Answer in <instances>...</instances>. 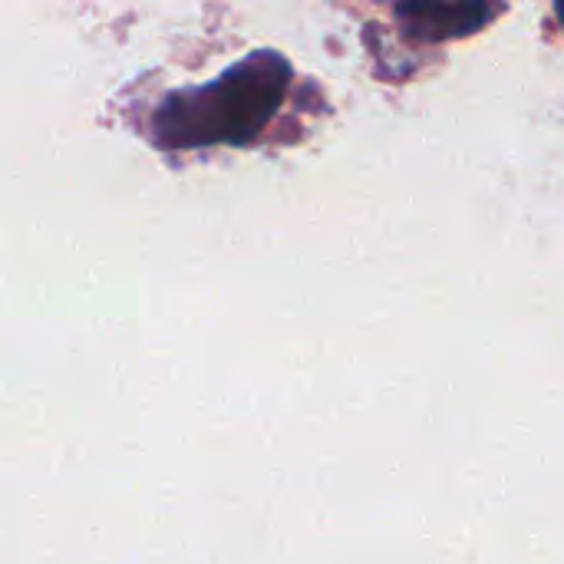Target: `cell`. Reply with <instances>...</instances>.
I'll list each match as a JSON object with an SVG mask.
<instances>
[{
	"label": "cell",
	"mask_w": 564,
	"mask_h": 564,
	"mask_svg": "<svg viewBox=\"0 0 564 564\" xmlns=\"http://www.w3.org/2000/svg\"><path fill=\"white\" fill-rule=\"evenodd\" d=\"M496 13L492 0H400L397 17L406 36L423 43L456 40L482 30Z\"/></svg>",
	"instance_id": "2"
},
{
	"label": "cell",
	"mask_w": 564,
	"mask_h": 564,
	"mask_svg": "<svg viewBox=\"0 0 564 564\" xmlns=\"http://www.w3.org/2000/svg\"><path fill=\"white\" fill-rule=\"evenodd\" d=\"M555 7H558V17H562V26H564V0H555Z\"/></svg>",
	"instance_id": "3"
},
{
	"label": "cell",
	"mask_w": 564,
	"mask_h": 564,
	"mask_svg": "<svg viewBox=\"0 0 564 564\" xmlns=\"http://www.w3.org/2000/svg\"><path fill=\"white\" fill-rule=\"evenodd\" d=\"M288 86L291 63L274 50H258L215 83L172 93L155 109V142L165 149L248 142L271 122Z\"/></svg>",
	"instance_id": "1"
}]
</instances>
